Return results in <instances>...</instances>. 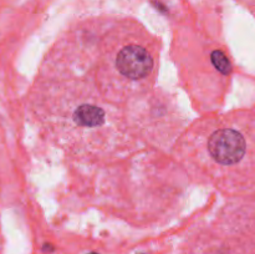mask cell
I'll use <instances>...</instances> for the list:
<instances>
[{"label": "cell", "mask_w": 255, "mask_h": 254, "mask_svg": "<svg viewBox=\"0 0 255 254\" xmlns=\"http://www.w3.org/2000/svg\"><path fill=\"white\" fill-rule=\"evenodd\" d=\"M207 153L219 167H238L248 157L249 141L238 127H218L207 137Z\"/></svg>", "instance_id": "6da1fadb"}, {"label": "cell", "mask_w": 255, "mask_h": 254, "mask_svg": "<svg viewBox=\"0 0 255 254\" xmlns=\"http://www.w3.org/2000/svg\"><path fill=\"white\" fill-rule=\"evenodd\" d=\"M89 254H97V253H89Z\"/></svg>", "instance_id": "7a4b0ae2"}]
</instances>
